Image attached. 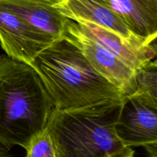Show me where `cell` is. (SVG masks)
<instances>
[{
  "label": "cell",
  "mask_w": 157,
  "mask_h": 157,
  "mask_svg": "<svg viewBox=\"0 0 157 157\" xmlns=\"http://www.w3.org/2000/svg\"><path fill=\"white\" fill-rule=\"evenodd\" d=\"M55 104L36 71L0 55V144L25 148L47 127Z\"/></svg>",
  "instance_id": "1"
},
{
  "label": "cell",
  "mask_w": 157,
  "mask_h": 157,
  "mask_svg": "<svg viewBox=\"0 0 157 157\" xmlns=\"http://www.w3.org/2000/svg\"><path fill=\"white\" fill-rule=\"evenodd\" d=\"M58 111L76 110L125 98L93 68L81 51L64 38L54 41L31 64Z\"/></svg>",
  "instance_id": "2"
},
{
  "label": "cell",
  "mask_w": 157,
  "mask_h": 157,
  "mask_svg": "<svg viewBox=\"0 0 157 157\" xmlns=\"http://www.w3.org/2000/svg\"><path fill=\"white\" fill-rule=\"evenodd\" d=\"M122 101L107 100L76 110L55 109L47 128L56 157H125L134 154L115 130Z\"/></svg>",
  "instance_id": "3"
},
{
  "label": "cell",
  "mask_w": 157,
  "mask_h": 157,
  "mask_svg": "<svg viewBox=\"0 0 157 157\" xmlns=\"http://www.w3.org/2000/svg\"><path fill=\"white\" fill-rule=\"evenodd\" d=\"M115 130L127 147L157 144V101L138 93L125 96Z\"/></svg>",
  "instance_id": "4"
},
{
  "label": "cell",
  "mask_w": 157,
  "mask_h": 157,
  "mask_svg": "<svg viewBox=\"0 0 157 157\" xmlns=\"http://www.w3.org/2000/svg\"><path fill=\"white\" fill-rule=\"evenodd\" d=\"M63 38L75 44L93 68L125 96L137 90L135 71L121 59L84 36L76 23L68 19Z\"/></svg>",
  "instance_id": "5"
},
{
  "label": "cell",
  "mask_w": 157,
  "mask_h": 157,
  "mask_svg": "<svg viewBox=\"0 0 157 157\" xmlns=\"http://www.w3.org/2000/svg\"><path fill=\"white\" fill-rule=\"evenodd\" d=\"M55 41L0 4V44L6 55L31 65Z\"/></svg>",
  "instance_id": "6"
},
{
  "label": "cell",
  "mask_w": 157,
  "mask_h": 157,
  "mask_svg": "<svg viewBox=\"0 0 157 157\" xmlns=\"http://www.w3.org/2000/svg\"><path fill=\"white\" fill-rule=\"evenodd\" d=\"M75 23L78 30L84 36L117 57L135 71L156 58V42L132 41L95 25L87 22Z\"/></svg>",
  "instance_id": "7"
},
{
  "label": "cell",
  "mask_w": 157,
  "mask_h": 157,
  "mask_svg": "<svg viewBox=\"0 0 157 157\" xmlns=\"http://www.w3.org/2000/svg\"><path fill=\"white\" fill-rule=\"evenodd\" d=\"M55 7L63 16L75 22L95 25L132 41L151 42L135 35L117 14L96 0H60Z\"/></svg>",
  "instance_id": "8"
},
{
  "label": "cell",
  "mask_w": 157,
  "mask_h": 157,
  "mask_svg": "<svg viewBox=\"0 0 157 157\" xmlns=\"http://www.w3.org/2000/svg\"><path fill=\"white\" fill-rule=\"evenodd\" d=\"M56 2L55 0H0V4L55 41L63 38L68 20L57 10Z\"/></svg>",
  "instance_id": "9"
},
{
  "label": "cell",
  "mask_w": 157,
  "mask_h": 157,
  "mask_svg": "<svg viewBox=\"0 0 157 157\" xmlns=\"http://www.w3.org/2000/svg\"><path fill=\"white\" fill-rule=\"evenodd\" d=\"M117 14L137 37L155 42L157 0H96Z\"/></svg>",
  "instance_id": "10"
},
{
  "label": "cell",
  "mask_w": 157,
  "mask_h": 157,
  "mask_svg": "<svg viewBox=\"0 0 157 157\" xmlns=\"http://www.w3.org/2000/svg\"><path fill=\"white\" fill-rule=\"evenodd\" d=\"M137 90L135 93L145 95L157 101V62L150 61L135 72Z\"/></svg>",
  "instance_id": "11"
},
{
  "label": "cell",
  "mask_w": 157,
  "mask_h": 157,
  "mask_svg": "<svg viewBox=\"0 0 157 157\" xmlns=\"http://www.w3.org/2000/svg\"><path fill=\"white\" fill-rule=\"evenodd\" d=\"M25 150V157H56L52 136L47 127L31 139Z\"/></svg>",
  "instance_id": "12"
},
{
  "label": "cell",
  "mask_w": 157,
  "mask_h": 157,
  "mask_svg": "<svg viewBox=\"0 0 157 157\" xmlns=\"http://www.w3.org/2000/svg\"><path fill=\"white\" fill-rule=\"evenodd\" d=\"M145 149L148 153L149 157H157V144L145 147Z\"/></svg>",
  "instance_id": "13"
},
{
  "label": "cell",
  "mask_w": 157,
  "mask_h": 157,
  "mask_svg": "<svg viewBox=\"0 0 157 157\" xmlns=\"http://www.w3.org/2000/svg\"><path fill=\"white\" fill-rule=\"evenodd\" d=\"M0 157H13L9 152V149L0 144Z\"/></svg>",
  "instance_id": "14"
},
{
  "label": "cell",
  "mask_w": 157,
  "mask_h": 157,
  "mask_svg": "<svg viewBox=\"0 0 157 157\" xmlns=\"http://www.w3.org/2000/svg\"><path fill=\"white\" fill-rule=\"evenodd\" d=\"M125 157H135V153H134V154L129 155V156H125Z\"/></svg>",
  "instance_id": "15"
},
{
  "label": "cell",
  "mask_w": 157,
  "mask_h": 157,
  "mask_svg": "<svg viewBox=\"0 0 157 157\" xmlns=\"http://www.w3.org/2000/svg\"><path fill=\"white\" fill-rule=\"evenodd\" d=\"M55 1H56V2H59L60 0H55Z\"/></svg>",
  "instance_id": "16"
}]
</instances>
